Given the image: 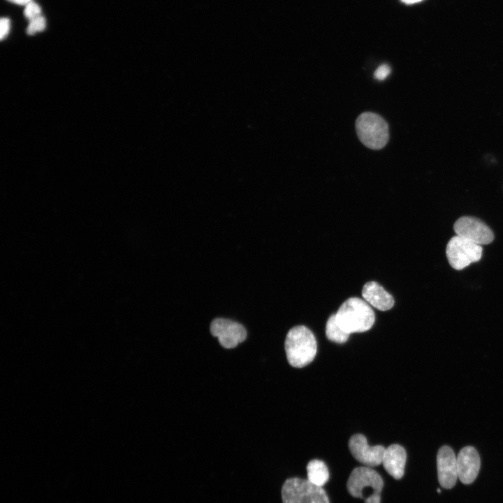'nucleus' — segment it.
I'll return each instance as SVG.
<instances>
[{
    "mask_svg": "<svg viewBox=\"0 0 503 503\" xmlns=\"http://www.w3.org/2000/svg\"><path fill=\"white\" fill-rule=\"evenodd\" d=\"M335 314L340 328L349 334L370 330L375 321L370 305L359 298L352 297L344 301Z\"/></svg>",
    "mask_w": 503,
    "mask_h": 503,
    "instance_id": "nucleus-1",
    "label": "nucleus"
},
{
    "mask_svg": "<svg viewBox=\"0 0 503 503\" xmlns=\"http://www.w3.org/2000/svg\"><path fill=\"white\" fill-rule=\"evenodd\" d=\"M285 351L289 363L294 367H303L314 358L317 344L313 333L305 326H296L288 332Z\"/></svg>",
    "mask_w": 503,
    "mask_h": 503,
    "instance_id": "nucleus-2",
    "label": "nucleus"
},
{
    "mask_svg": "<svg viewBox=\"0 0 503 503\" xmlns=\"http://www.w3.org/2000/svg\"><path fill=\"white\" fill-rule=\"evenodd\" d=\"M356 130L361 143L372 150L383 148L389 139L387 122L376 113L360 114L356 120Z\"/></svg>",
    "mask_w": 503,
    "mask_h": 503,
    "instance_id": "nucleus-3",
    "label": "nucleus"
},
{
    "mask_svg": "<svg viewBox=\"0 0 503 503\" xmlns=\"http://www.w3.org/2000/svg\"><path fill=\"white\" fill-rule=\"evenodd\" d=\"M384 487V481L380 474L366 466L354 468L351 472L347 483L349 493L356 498L365 500V489L368 488L372 497L367 503H381V493Z\"/></svg>",
    "mask_w": 503,
    "mask_h": 503,
    "instance_id": "nucleus-4",
    "label": "nucleus"
},
{
    "mask_svg": "<svg viewBox=\"0 0 503 503\" xmlns=\"http://www.w3.org/2000/svg\"><path fill=\"white\" fill-rule=\"evenodd\" d=\"M281 495L283 503H330L322 487L298 477L287 479L282 485Z\"/></svg>",
    "mask_w": 503,
    "mask_h": 503,
    "instance_id": "nucleus-5",
    "label": "nucleus"
},
{
    "mask_svg": "<svg viewBox=\"0 0 503 503\" xmlns=\"http://www.w3.org/2000/svg\"><path fill=\"white\" fill-rule=\"evenodd\" d=\"M482 247L460 236L453 237L446 249L447 259L455 270H462L469 264L479 261L482 256Z\"/></svg>",
    "mask_w": 503,
    "mask_h": 503,
    "instance_id": "nucleus-6",
    "label": "nucleus"
},
{
    "mask_svg": "<svg viewBox=\"0 0 503 503\" xmlns=\"http://www.w3.org/2000/svg\"><path fill=\"white\" fill-rule=\"evenodd\" d=\"M453 229L458 236L479 245H488L494 239L491 229L484 222L472 217L459 218L455 222Z\"/></svg>",
    "mask_w": 503,
    "mask_h": 503,
    "instance_id": "nucleus-7",
    "label": "nucleus"
},
{
    "mask_svg": "<svg viewBox=\"0 0 503 503\" xmlns=\"http://www.w3.org/2000/svg\"><path fill=\"white\" fill-rule=\"evenodd\" d=\"M212 335L226 349L235 348L247 337V331L240 323L222 318L215 319L210 325Z\"/></svg>",
    "mask_w": 503,
    "mask_h": 503,
    "instance_id": "nucleus-8",
    "label": "nucleus"
},
{
    "mask_svg": "<svg viewBox=\"0 0 503 503\" xmlns=\"http://www.w3.org/2000/svg\"><path fill=\"white\" fill-rule=\"evenodd\" d=\"M348 446L353 458L364 466L373 467L382 464L386 449L381 445L370 446L363 435H352Z\"/></svg>",
    "mask_w": 503,
    "mask_h": 503,
    "instance_id": "nucleus-9",
    "label": "nucleus"
},
{
    "mask_svg": "<svg viewBox=\"0 0 503 503\" xmlns=\"http://www.w3.org/2000/svg\"><path fill=\"white\" fill-rule=\"evenodd\" d=\"M437 467L439 483L446 489L453 488L458 478L457 458L449 446H442L437 455Z\"/></svg>",
    "mask_w": 503,
    "mask_h": 503,
    "instance_id": "nucleus-10",
    "label": "nucleus"
},
{
    "mask_svg": "<svg viewBox=\"0 0 503 503\" xmlns=\"http://www.w3.org/2000/svg\"><path fill=\"white\" fill-rule=\"evenodd\" d=\"M481 461L477 451L470 446L462 448L457 457L458 476L464 484L472 483L480 469Z\"/></svg>",
    "mask_w": 503,
    "mask_h": 503,
    "instance_id": "nucleus-11",
    "label": "nucleus"
},
{
    "mask_svg": "<svg viewBox=\"0 0 503 503\" xmlns=\"http://www.w3.org/2000/svg\"><path fill=\"white\" fill-rule=\"evenodd\" d=\"M407 453L404 447L394 444L384 451L382 465L385 470L395 479H400L404 473Z\"/></svg>",
    "mask_w": 503,
    "mask_h": 503,
    "instance_id": "nucleus-12",
    "label": "nucleus"
},
{
    "mask_svg": "<svg viewBox=\"0 0 503 503\" xmlns=\"http://www.w3.org/2000/svg\"><path fill=\"white\" fill-rule=\"evenodd\" d=\"M362 296L371 306L387 311L394 305L393 296L376 282H368L363 287Z\"/></svg>",
    "mask_w": 503,
    "mask_h": 503,
    "instance_id": "nucleus-13",
    "label": "nucleus"
},
{
    "mask_svg": "<svg viewBox=\"0 0 503 503\" xmlns=\"http://www.w3.org/2000/svg\"><path fill=\"white\" fill-rule=\"evenodd\" d=\"M330 477L326 463L318 459L310 460L307 465V479L318 486H323Z\"/></svg>",
    "mask_w": 503,
    "mask_h": 503,
    "instance_id": "nucleus-14",
    "label": "nucleus"
},
{
    "mask_svg": "<svg viewBox=\"0 0 503 503\" xmlns=\"http://www.w3.org/2000/svg\"><path fill=\"white\" fill-rule=\"evenodd\" d=\"M326 335L329 340L338 344L346 342L350 335L338 325L335 314H333L327 321Z\"/></svg>",
    "mask_w": 503,
    "mask_h": 503,
    "instance_id": "nucleus-15",
    "label": "nucleus"
},
{
    "mask_svg": "<svg viewBox=\"0 0 503 503\" xmlns=\"http://www.w3.org/2000/svg\"><path fill=\"white\" fill-rule=\"evenodd\" d=\"M46 25L45 20L41 15L29 20L27 27V33L29 35H34L37 32L45 29Z\"/></svg>",
    "mask_w": 503,
    "mask_h": 503,
    "instance_id": "nucleus-16",
    "label": "nucleus"
},
{
    "mask_svg": "<svg viewBox=\"0 0 503 503\" xmlns=\"http://www.w3.org/2000/svg\"><path fill=\"white\" fill-rule=\"evenodd\" d=\"M41 15L40 6L33 1L25 5L24 15L29 21Z\"/></svg>",
    "mask_w": 503,
    "mask_h": 503,
    "instance_id": "nucleus-17",
    "label": "nucleus"
},
{
    "mask_svg": "<svg viewBox=\"0 0 503 503\" xmlns=\"http://www.w3.org/2000/svg\"><path fill=\"white\" fill-rule=\"evenodd\" d=\"M391 67L388 64H381L374 71V78L379 80H384L391 73Z\"/></svg>",
    "mask_w": 503,
    "mask_h": 503,
    "instance_id": "nucleus-18",
    "label": "nucleus"
},
{
    "mask_svg": "<svg viewBox=\"0 0 503 503\" xmlns=\"http://www.w3.org/2000/svg\"><path fill=\"white\" fill-rule=\"evenodd\" d=\"M1 33L0 37L3 40L8 34L10 30V20L7 17H2L0 20Z\"/></svg>",
    "mask_w": 503,
    "mask_h": 503,
    "instance_id": "nucleus-19",
    "label": "nucleus"
},
{
    "mask_svg": "<svg viewBox=\"0 0 503 503\" xmlns=\"http://www.w3.org/2000/svg\"><path fill=\"white\" fill-rule=\"evenodd\" d=\"M13 3L18 4V5H26L32 0H8Z\"/></svg>",
    "mask_w": 503,
    "mask_h": 503,
    "instance_id": "nucleus-20",
    "label": "nucleus"
},
{
    "mask_svg": "<svg viewBox=\"0 0 503 503\" xmlns=\"http://www.w3.org/2000/svg\"><path fill=\"white\" fill-rule=\"evenodd\" d=\"M403 3L407 4H413L421 1L422 0H401Z\"/></svg>",
    "mask_w": 503,
    "mask_h": 503,
    "instance_id": "nucleus-21",
    "label": "nucleus"
},
{
    "mask_svg": "<svg viewBox=\"0 0 503 503\" xmlns=\"http://www.w3.org/2000/svg\"><path fill=\"white\" fill-rule=\"evenodd\" d=\"M437 492H438L439 493H440L441 490H440L439 488L437 489Z\"/></svg>",
    "mask_w": 503,
    "mask_h": 503,
    "instance_id": "nucleus-22",
    "label": "nucleus"
}]
</instances>
